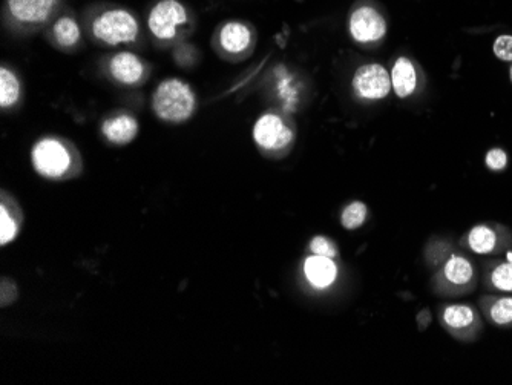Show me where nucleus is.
<instances>
[{
	"label": "nucleus",
	"mask_w": 512,
	"mask_h": 385,
	"mask_svg": "<svg viewBox=\"0 0 512 385\" xmlns=\"http://www.w3.org/2000/svg\"><path fill=\"white\" fill-rule=\"evenodd\" d=\"M83 19L86 33L92 42L102 47H134L142 40V22L137 13L122 5H91Z\"/></svg>",
	"instance_id": "nucleus-1"
},
{
	"label": "nucleus",
	"mask_w": 512,
	"mask_h": 385,
	"mask_svg": "<svg viewBox=\"0 0 512 385\" xmlns=\"http://www.w3.org/2000/svg\"><path fill=\"white\" fill-rule=\"evenodd\" d=\"M195 13L183 0H155L146 16V30L161 48L177 47L195 31Z\"/></svg>",
	"instance_id": "nucleus-2"
},
{
	"label": "nucleus",
	"mask_w": 512,
	"mask_h": 385,
	"mask_svg": "<svg viewBox=\"0 0 512 385\" xmlns=\"http://www.w3.org/2000/svg\"><path fill=\"white\" fill-rule=\"evenodd\" d=\"M31 165L40 177L66 180L82 171V155L73 142L57 135H45L31 148Z\"/></svg>",
	"instance_id": "nucleus-3"
},
{
	"label": "nucleus",
	"mask_w": 512,
	"mask_h": 385,
	"mask_svg": "<svg viewBox=\"0 0 512 385\" xmlns=\"http://www.w3.org/2000/svg\"><path fill=\"white\" fill-rule=\"evenodd\" d=\"M65 0H4L2 24L19 36L39 33L65 10Z\"/></svg>",
	"instance_id": "nucleus-4"
},
{
	"label": "nucleus",
	"mask_w": 512,
	"mask_h": 385,
	"mask_svg": "<svg viewBox=\"0 0 512 385\" xmlns=\"http://www.w3.org/2000/svg\"><path fill=\"white\" fill-rule=\"evenodd\" d=\"M253 142L264 157L284 158L296 142V125L281 109L263 112L252 129Z\"/></svg>",
	"instance_id": "nucleus-5"
},
{
	"label": "nucleus",
	"mask_w": 512,
	"mask_h": 385,
	"mask_svg": "<svg viewBox=\"0 0 512 385\" xmlns=\"http://www.w3.org/2000/svg\"><path fill=\"white\" fill-rule=\"evenodd\" d=\"M347 31L356 45L375 50L388 34L387 11L378 0H356L348 10Z\"/></svg>",
	"instance_id": "nucleus-6"
},
{
	"label": "nucleus",
	"mask_w": 512,
	"mask_h": 385,
	"mask_svg": "<svg viewBox=\"0 0 512 385\" xmlns=\"http://www.w3.org/2000/svg\"><path fill=\"white\" fill-rule=\"evenodd\" d=\"M197 106L194 88L177 77L163 80L152 94V111L155 116L161 122L171 125L188 122L194 117Z\"/></svg>",
	"instance_id": "nucleus-7"
},
{
	"label": "nucleus",
	"mask_w": 512,
	"mask_h": 385,
	"mask_svg": "<svg viewBox=\"0 0 512 385\" xmlns=\"http://www.w3.org/2000/svg\"><path fill=\"white\" fill-rule=\"evenodd\" d=\"M258 43L255 25L247 20H224L215 28L212 47L221 59L241 62L252 56Z\"/></svg>",
	"instance_id": "nucleus-8"
},
{
	"label": "nucleus",
	"mask_w": 512,
	"mask_h": 385,
	"mask_svg": "<svg viewBox=\"0 0 512 385\" xmlns=\"http://www.w3.org/2000/svg\"><path fill=\"white\" fill-rule=\"evenodd\" d=\"M391 91L393 86L390 73L381 63H364L353 74L352 93L358 102H381L390 96Z\"/></svg>",
	"instance_id": "nucleus-9"
},
{
	"label": "nucleus",
	"mask_w": 512,
	"mask_h": 385,
	"mask_svg": "<svg viewBox=\"0 0 512 385\" xmlns=\"http://www.w3.org/2000/svg\"><path fill=\"white\" fill-rule=\"evenodd\" d=\"M477 286V270L468 258L451 255L439 274L434 278V287L442 295H463Z\"/></svg>",
	"instance_id": "nucleus-10"
},
{
	"label": "nucleus",
	"mask_w": 512,
	"mask_h": 385,
	"mask_svg": "<svg viewBox=\"0 0 512 385\" xmlns=\"http://www.w3.org/2000/svg\"><path fill=\"white\" fill-rule=\"evenodd\" d=\"M105 70L112 82L125 88H137L149 77L148 62L132 51H117L109 56Z\"/></svg>",
	"instance_id": "nucleus-11"
},
{
	"label": "nucleus",
	"mask_w": 512,
	"mask_h": 385,
	"mask_svg": "<svg viewBox=\"0 0 512 385\" xmlns=\"http://www.w3.org/2000/svg\"><path fill=\"white\" fill-rule=\"evenodd\" d=\"M440 323L460 341H473L482 330L479 313L468 304L445 306L440 312Z\"/></svg>",
	"instance_id": "nucleus-12"
},
{
	"label": "nucleus",
	"mask_w": 512,
	"mask_h": 385,
	"mask_svg": "<svg viewBox=\"0 0 512 385\" xmlns=\"http://www.w3.org/2000/svg\"><path fill=\"white\" fill-rule=\"evenodd\" d=\"M46 39L57 50L73 53L83 42V30L76 13L65 8L45 30Z\"/></svg>",
	"instance_id": "nucleus-13"
},
{
	"label": "nucleus",
	"mask_w": 512,
	"mask_h": 385,
	"mask_svg": "<svg viewBox=\"0 0 512 385\" xmlns=\"http://www.w3.org/2000/svg\"><path fill=\"white\" fill-rule=\"evenodd\" d=\"M391 86L399 99L405 100L421 93L425 74L421 65L408 56H399L391 66Z\"/></svg>",
	"instance_id": "nucleus-14"
},
{
	"label": "nucleus",
	"mask_w": 512,
	"mask_h": 385,
	"mask_svg": "<svg viewBox=\"0 0 512 385\" xmlns=\"http://www.w3.org/2000/svg\"><path fill=\"white\" fill-rule=\"evenodd\" d=\"M138 120L132 112L120 109L106 116L102 122V135L114 146H125L134 142L138 135Z\"/></svg>",
	"instance_id": "nucleus-15"
},
{
	"label": "nucleus",
	"mask_w": 512,
	"mask_h": 385,
	"mask_svg": "<svg viewBox=\"0 0 512 385\" xmlns=\"http://www.w3.org/2000/svg\"><path fill=\"white\" fill-rule=\"evenodd\" d=\"M273 94L275 99L278 100L281 111L293 112L302 102V94H304V85L301 80L293 74L292 71L287 70L284 66H278L273 71Z\"/></svg>",
	"instance_id": "nucleus-16"
},
{
	"label": "nucleus",
	"mask_w": 512,
	"mask_h": 385,
	"mask_svg": "<svg viewBox=\"0 0 512 385\" xmlns=\"http://www.w3.org/2000/svg\"><path fill=\"white\" fill-rule=\"evenodd\" d=\"M304 275L307 283L315 289L322 290L332 286L338 278V266L333 258L313 255L304 263Z\"/></svg>",
	"instance_id": "nucleus-17"
},
{
	"label": "nucleus",
	"mask_w": 512,
	"mask_h": 385,
	"mask_svg": "<svg viewBox=\"0 0 512 385\" xmlns=\"http://www.w3.org/2000/svg\"><path fill=\"white\" fill-rule=\"evenodd\" d=\"M467 244L474 254L488 255L503 249V235H500V229L488 226V224H479L471 229L467 237Z\"/></svg>",
	"instance_id": "nucleus-18"
},
{
	"label": "nucleus",
	"mask_w": 512,
	"mask_h": 385,
	"mask_svg": "<svg viewBox=\"0 0 512 385\" xmlns=\"http://www.w3.org/2000/svg\"><path fill=\"white\" fill-rule=\"evenodd\" d=\"M23 89L19 76L8 66L0 70V108L4 111L14 109L22 100Z\"/></svg>",
	"instance_id": "nucleus-19"
},
{
	"label": "nucleus",
	"mask_w": 512,
	"mask_h": 385,
	"mask_svg": "<svg viewBox=\"0 0 512 385\" xmlns=\"http://www.w3.org/2000/svg\"><path fill=\"white\" fill-rule=\"evenodd\" d=\"M483 313L494 326H512V297L483 298Z\"/></svg>",
	"instance_id": "nucleus-20"
},
{
	"label": "nucleus",
	"mask_w": 512,
	"mask_h": 385,
	"mask_svg": "<svg viewBox=\"0 0 512 385\" xmlns=\"http://www.w3.org/2000/svg\"><path fill=\"white\" fill-rule=\"evenodd\" d=\"M16 206L10 200L4 198L0 206V243L2 246L11 243L17 237L20 231V215L17 214Z\"/></svg>",
	"instance_id": "nucleus-21"
},
{
	"label": "nucleus",
	"mask_w": 512,
	"mask_h": 385,
	"mask_svg": "<svg viewBox=\"0 0 512 385\" xmlns=\"http://www.w3.org/2000/svg\"><path fill=\"white\" fill-rule=\"evenodd\" d=\"M368 209L361 201H353L342 211L341 224L348 231H355L361 228L367 220Z\"/></svg>",
	"instance_id": "nucleus-22"
},
{
	"label": "nucleus",
	"mask_w": 512,
	"mask_h": 385,
	"mask_svg": "<svg viewBox=\"0 0 512 385\" xmlns=\"http://www.w3.org/2000/svg\"><path fill=\"white\" fill-rule=\"evenodd\" d=\"M493 289L500 290V292H512V263L499 264L491 270L490 280H488Z\"/></svg>",
	"instance_id": "nucleus-23"
},
{
	"label": "nucleus",
	"mask_w": 512,
	"mask_h": 385,
	"mask_svg": "<svg viewBox=\"0 0 512 385\" xmlns=\"http://www.w3.org/2000/svg\"><path fill=\"white\" fill-rule=\"evenodd\" d=\"M198 48L192 43L181 42L174 48L175 62L180 66H192L197 62Z\"/></svg>",
	"instance_id": "nucleus-24"
},
{
	"label": "nucleus",
	"mask_w": 512,
	"mask_h": 385,
	"mask_svg": "<svg viewBox=\"0 0 512 385\" xmlns=\"http://www.w3.org/2000/svg\"><path fill=\"white\" fill-rule=\"evenodd\" d=\"M494 56L502 62H512V36L511 34H502L494 40Z\"/></svg>",
	"instance_id": "nucleus-25"
},
{
	"label": "nucleus",
	"mask_w": 512,
	"mask_h": 385,
	"mask_svg": "<svg viewBox=\"0 0 512 385\" xmlns=\"http://www.w3.org/2000/svg\"><path fill=\"white\" fill-rule=\"evenodd\" d=\"M310 251L319 257L335 258L338 255L335 244L325 237H315L310 243Z\"/></svg>",
	"instance_id": "nucleus-26"
},
{
	"label": "nucleus",
	"mask_w": 512,
	"mask_h": 385,
	"mask_svg": "<svg viewBox=\"0 0 512 385\" xmlns=\"http://www.w3.org/2000/svg\"><path fill=\"white\" fill-rule=\"evenodd\" d=\"M485 163L486 168H490L491 171H503L508 166V155L502 148H493L486 154Z\"/></svg>",
	"instance_id": "nucleus-27"
},
{
	"label": "nucleus",
	"mask_w": 512,
	"mask_h": 385,
	"mask_svg": "<svg viewBox=\"0 0 512 385\" xmlns=\"http://www.w3.org/2000/svg\"><path fill=\"white\" fill-rule=\"evenodd\" d=\"M509 79H511V82H512V65H511V68H509Z\"/></svg>",
	"instance_id": "nucleus-28"
},
{
	"label": "nucleus",
	"mask_w": 512,
	"mask_h": 385,
	"mask_svg": "<svg viewBox=\"0 0 512 385\" xmlns=\"http://www.w3.org/2000/svg\"><path fill=\"white\" fill-rule=\"evenodd\" d=\"M508 260H509V261H511V263H512V252H509V254H508Z\"/></svg>",
	"instance_id": "nucleus-29"
}]
</instances>
